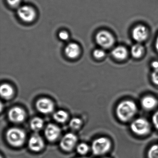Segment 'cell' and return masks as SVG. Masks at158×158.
<instances>
[{
	"instance_id": "obj_1",
	"label": "cell",
	"mask_w": 158,
	"mask_h": 158,
	"mask_svg": "<svg viewBox=\"0 0 158 158\" xmlns=\"http://www.w3.org/2000/svg\"><path fill=\"white\" fill-rule=\"evenodd\" d=\"M137 112L136 104L131 100L122 101L118 103L115 109L117 118L123 123H127L132 120Z\"/></svg>"
},
{
	"instance_id": "obj_2",
	"label": "cell",
	"mask_w": 158,
	"mask_h": 158,
	"mask_svg": "<svg viewBox=\"0 0 158 158\" xmlns=\"http://www.w3.org/2000/svg\"><path fill=\"white\" fill-rule=\"evenodd\" d=\"M6 136L7 141L10 145L15 147H19L24 143L26 135L23 129L12 127L7 131Z\"/></svg>"
},
{
	"instance_id": "obj_3",
	"label": "cell",
	"mask_w": 158,
	"mask_h": 158,
	"mask_svg": "<svg viewBox=\"0 0 158 158\" xmlns=\"http://www.w3.org/2000/svg\"><path fill=\"white\" fill-rule=\"evenodd\" d=\"M130 129L133 133L139 136H145L149 134L151 126L146 118L139 117L134 120L130 124Z\"/></svg>"
},
{
	"instance_id": "obj_4",
	"label": "cell",
	"mask_w": 158,
	"mask_h": 158,
	"mask_svg": "<svg viewBox=\"0 0 158 158\" xmlns=\"http://www.w3.org/2000/svg\"><path fill=\"white\" fill-rule=\"evenodd\" d=\"M112 147L111 140L106 137L96 139L92 142L91 149L96 155H102L107 153Z\"/></svg>"
},
{
	"instance_id": "obj_5",
	"label": "cell",
	"mask_w": 158,
	"mask_h": 158,
	"mask_svg": "<svg viewBox=\"0 0 158 158\" xmlns=\"http://www.w3.org/2000/svg\"><path fill=\"white\" fill-rule=\"evenodd\" d=\"M97 43L103 48H110L114 44V38L110 32L106 30H102L96 35Z\"/></svg>"
},
{
	"instance_id": "obj_6",
	"label": "cell",
	"mask_w": 158,
	"mask_h": 158,
	"mask_svg": "<svg viewBox=\"0 0 158 158\" xmlns=\"http://www.w3.org/2000/svg\"><path fill=\"white\" fill-rule=\"evenodd\" d=\"M17 15L22 21L29 23L34 21L36 16V13L33 7L24 5L18 9Z\"/></svg>"
},
{
	"instance_id": "obj_7",
	"label": "cell",
	"mask_w": 158,
	"mask_h": 158,
	"mask_svg": "<svg viewBox=\"0 0 158 158\" xmlns=\"http://www.w3.org/2000/svg\"><path fill=\"white\" fill-rule=\"evenodd\" d=\"M77 138L72 133L65 134L61 139L60 146L63 150L69 152L72 151L76 145Z\"/></svg>"
},
{
	"instance_id": "obj_8",
	"label": "cell",
	"mask_w": 158,
	"mask_h": 158,
	"mask_svg": "<svg viewBox=\"0 0 158 158\" xmlns=\"http://www.w3.org/2000/svg\"><path fill=\"white\" fill-rule=\"evenodd\" d=\"M36 107L40 112L48 114L53 111L54 109V104L53 102L50 99L43 98L39 99L36 102Z\"/></svg>"
},
{
	"instance_id": "obj_9",
	"label": "cell",
	"mask_w": 158,
	"mask_h": 158,
	"mask_svg": "<svg viewBox=\"0 0 158 158\" xmlns=\"http://www.w3.org/2000/svg\"><path fill=\"white\" fill-rule=\"evenodd\" d=\"M8 117L11 122L19 123H23L25 120L26 113L25 111L21 107H15L9 110Z\"/></svg>"
},
{
	"instance_id": "obj_10",
	"label": "cell",
	"mask_w": 158,
	"mask_h": 158,
	"mask_svg": "<svg viewBox=\"0 0 158 158\" xmlns=\"http://www.w3.org/2000/svg\"><path fill=\"white\" fill-rule=\"evenodd\" d=\"M148 30L147 27L142 25L135 27L132 30V37L134 40L137 42L145 41L148 36Z\"/></svg>"
},
{
	"instance_id": "obj_11",
	"label": "cell",
	"mask_w": 158,
	"mask_h": 158,
	"mask_svg": "<svg viewBox=\"0 0 158 158\" xmlns=\"http://www.w3.org/2000/svg\"><path fill=\"white\" fill-rule=\"evenodd\" d=\"M45 146L43 138L37 133L33 134L28 141L29 148L34 152H39L44 148Z\"/></svg>"
},
{
	"instance_id": "obj_12",
	"label": "cell",
	"mask_w": 158,
	"mask_h": 158,
	"mask_svg": "<svg viewBox=\"0 0 158 158\" xmlns=\"http://www.w3.org/2000/svg\"><path fill=\"white\" fill-rule=\"evenodd\" d=\"M61 130L60 127L54 124L50 123L46 127L45 135L46 138L49 141H54L57 139L60 135Z\"/></svg>"
},
{
	"instance_id": "obj_13",
	"label": "cell",
	"mask_w": 158,
	"mask_h": 158,
	"mask_svg": "<svg viewBox=\"0 0 158 158\" xmlns=\"http://www.w3.org/2000/svg\"><path fill=\"white\" fill-rule=\"evenodd\" d=\"M140 103L144 110L150 111L157 107L158 105V100L153 96L148 95L142 98Z\"/></svg>"
},
{
	"instance_id": "obj_14",
	"label": "cell",
	"mask_w": 158,
	"mask_h": 158,
	"mask_svg": "<svg viewBox=\"0 0 158 158\" xmlns=\"http://www.w3.org/2000/svg\"><path fill=\"white\" fill-rule=\"evenodd\" d=\"M64 52L68 58L71 59H76L80 54V47L76 43H69L65 48Z\"/></svg>"
},
{
	"instance_id": "obj_15",
	"label": "cell",
	"mask_w": 158,
	"mask_h": 158,
	"mask_svg": "<svg viewBox=\"0 0 158 158\" xmlns=\"http://www.w3.org/2000/svg\"><path fill=\"white\" fill-rule=\"evenodd\" d=\"M112 55L116 60H123L127 58L128 52L125 47L119 46L113 50Z\"/></svg>"
},
{
	"instance_id": "obj_16",
	"label": "cell",
	"mask_w": 158,
	"mask_h": 158,
	"mask_svg": "<svg viewBox=\"0 0 158 158\" xmlns=\"http://www.w3.org/2000/svg\"><path fill=\"white\" fill-rule=\"evenodd\" d=\"M0 93L2 98L5 99H9L13 96L14 89L9 84H2L0 89Z\"/></svg>"
},
{
	"instance_id": "obj_17",
	"label": "cell",
	"mask_w": 158,
	"mask_h": 158,
	"mask_svg": "<svg viewBox=\"0 0 158 158\" xmlns=\"http://www.w3.org/2000/svg\"><path fill=\"white\" fill-rule=\"evenodd\" d=\"M44 121L40 117H36L31 120L30 127L33 131L37 132L40 131L44 126Z\"/></svg>"
},
{
	"instance_id": "obj_18",
	"label": "cell",
	"mask_w": 158,
	"mask_h": 158,
	"mask_svg": "<svg viewBox=\"0 0 158 158\" xmlns=\"http://www.w3.org/2000/svg\"><path fill=\"white\" fill-rule=\"evenodd\" d=\"M144 52V47L140 44H135L131 48V55L135 59L140 58L143 55Z\"/></svg>"
},
{
	"instance_id": "obj_19",
	"label": "cell",
	"mask_w": 158,
	"mask_h": 158,
	"mask_svg": "<svg viewBox=\"0 0 158 158\" xmlns=\"http://www.w3.org/2000/svg\"><path fill=\"white\" fill-rule=\"evenodd\" d=\"M54 120L59 123H64L68 118V114L67 112L63 110L57 111L53 114Z\"/></svg>"
},
{
	"instance_id": "obj_20",
	"label": "cell",
	"mask_w": 158,
	"mask_h": 158,
	"mask_svg": "<svg viewBox=\"0 0 158 158\" xmlns=\"http://www.w3.org/2000/svg\"><path fill=\"white\" fill-rule=\"evenodd\" d=\"M147 155L148 158H158V144L152 146L148 150Z\"/></svg>"
},
{
	"instance_id": "obj_21",
	"label": "cell",
	"mask_w": 158,
	"mask_h": 158,
	"mask_svg": "<svg viewBox=\"0 0 158 158\" xmlns=\"http://www.w3.org/2000/svg\"><path fill=\"white\" fill-rule=\"evenodd\" d=\"M82 124V121L80 118H73L70 121L69 126L72 129L77 130L80 128Z\"/></svg>"
},
{
	"instance_id": "obj_22",
	"label": "cell",
	"mask_w": 158,
	"mask_h": 158,
	"mask_svg": "<svg viewBox=\"0 0 158 158\" xmlns=\"http://www.w3.org/2000/svg\"><path fill=\"white\" fill-rule=\"evenodd\" d=\"M89 148V147L86 143H81L78 144L77 147V151L79 154L84 155L87 153Z\"/></svg>"
},
{
	"instance_id": "obj_23",
	"label": "cell",
	"mask_w": 158,
	"mask_h": 158,
	"mask_svg": "<svg viewBox=\"0 0 158 158\" xmlns=\"http://www.w3.org/2000/svg\"><path fill=\"white\" fill-rule=\"evenodd\" d=\"M105 52L101 49H96L93 52V55L96 59L100 60L104 58L105 56Z\"/></svg>"
},
{
	"instance_id": "obj_24",
	"label": "cell",
	"mask_w": 158,
	"mask_h": 158,
	"mask_svg": "<svg viewBox=\"0 0 158 158\" xmlns=\"http://www.w3.org/2000/svg\"><path fill=\"white\" fill-rule=\"evenodd\" d=\"M152 121L154 127L158 130V110L153 114L152 117Z\"/></svg>"
},
{
	"instance_id": "obj_25",
	"label": "cell",
	"mask_w": 158,
	"mask_h": 158,
	"mask_svg": "<svg viewBox=\"0 0 158 158\" xmlns=\"http://www.w3.org/2000/svg\"><path fill=\"white\" fill-rule=\"evenodd\" d=\"M151 77L152 83L158 86V70L153 71Z\"/></svg>"
},
{
	"instance_id": "obj_26",
	"label": "cell",
	"mask_w": 158,
	"mask_h": 158,
	"mask_svg": "<svg viewBox=\"0 0 158 158\" xmlns=\"http://www.w3.org/2000/svg\"><path fill=\"white\" fill-rule=\"evenodd\" d=\"M8 4L13 8H17L20 5L21 0H7Z\"/></svg>"
},
{
	"instance_id": "obj_27",
	"label": "cell",
	"mask_w": 158,
	"mask_h": 158,
	"mask_svg": "<svg viewBox=\"0 0 158 158\" xmlns=\"http://www.w3.org/2000/svg\"><path fill=\"white\" fill-rule=\"evenodd\" d=\"M59 37L62 40H66L69 39V34L66 31H61L59 34Z\"/></svg>"
},
{
	"instance_id": "obj_28",
	"label": "cell",
	"mask_w": 158,
	"mask_h": 158,
	"mask_svg": "<svg viewBox=\"0 0 158 158\" xmlns=\"http://www.w3.org/2000/svg\"><path fill=\"white\" fill-rule=\"evenodd\" d=\"M151 67L153 69V71L158 70V61H153L151 63Z\"/></svg>"
},
{
	"instance_id": "obj_29",
	"label": "cell",
	"mask_w": 158,
	"mask_h": 158,
	"mask_svg": "<svg viewBox=\"0 0 158 158\" xmlns=\"http://www.w3.org/2000/svg\"><path fill=\"white\" fill-rule=\"evenodd\" d=\"M155 48H156V50L158 52V36L156 39V42H155Z\"/></svg>"
},
{
	"instance_id": "obj_30",
	"label": "cell",
	"mask_w": 158,
	"mask_h": 158,
	"mask_svg": "<svg viewBox=\"0 0 158 158\" xmlns=\"http://www.w3.org/2000/svg\"><path fill=\"white\" fill-rule=\"evenodd\" d=\"M87 158V157H80V158Z\"/></svg>"
},
{
	"instance_id": "obj_31",
	"label": "cell",
	"mask_w": 158,
	"mask_h": 158,
	"mask_svg": "<svg viewBox=\"0 0 158 158\" xmlns=\"http://www.w3.org/2000/svg\"><path fill=\"white\" fill-rule=\"evenodd\" d=\"M108 158V157H106V158Z\"/></svg>"
}]
</instances>
